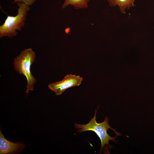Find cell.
Wrapping results in <instances>:
<instances>
[{
    "label": "cell",
    "mask_w": 154,
    "mask_h": 154,
    "mask_svg": "<svg viewBox=\"0 0 154 154\" xmlns=\"http://www.w3.org/2000/svg\"><path fill=\"white\" fill-rule=\"evenodd\" d=\"M97 110L94 118H92L87 124L80 125L75 123L74 127L78 129L79 133L84 131H92L94 132L99 138L101 142L100 153L102 151L104 153L109 154V149L112 148L109 141L112 140L115 142L117 141V137L121 135L120 133L116 131L112 128L108 123L109 118L106 117L104 121L101 123H98L96 121V115Z\"/></svg>",
    "instance_id": "6da1fadb"
},
{
    "label": "cell",
    "mask_w": 154,
    "mask_h": 154,
    "mask_svg": "<svg viewBox=\"0 0 154 154\" xmlns=\"http://www.w3.org/2000/svg\"><path fill=\"white\" fill-rule=\"evenodd\" d=\"M17 14L15 16L7 15L4 23L0 26V37H8L9 38L16 36L17 31H20L24 27L30 6L23 3H18Z\"/></svg>",
    "instance_id": "7a4b0ae2"
},
{
    "label": "cell",
    "mask_w": 154,
    "mask_h": 154,
    "mask_svg": "<svg viewBox=\"0 0 154 154\" xmlns=\"http://www.w3.org/2000/svg\"><path fill=\"white\" fill-rule=\"evenodd\" d=\"M36 57V54L32 49L29 48L22 50L14 60L15 70L19 74L23 75L26 78L27 89L25 91L27 93L26 96L30 90H34V85L37 81L31 70V65L35 61Z\"/></svg>",
    "instance_id": "3957f363"
},
{
    "label": "cell",
    "mask_w": 154,
    "mask_h": 154,
    "mask_svg": "<svg viewBox=\"0 0 154 154\" xmlns=\"http://www.w3.org/2000/svg\"><path fill=\"white\" fill-rule=\"evenodd\" d=\"M83 80V78L79 76L68 74L65 76L62 80L49 84L48 87L56 95H59L68 88L80 86Z\"/></svg>",
    "instance_id": "277c9868"
},
{
    "label": "cell",
    "mask_w": 154,
    "mask_h": 154,
    "mask_svg": "<svg viewBox=\"0 0 154 154\" xmlns=\"http://www.w3.org/2000/svg\"><path fill=\"white\" fill-rule=\"evenodd\" d=\"M25 145L21 142L15 143L8 141L5 138L0 129V154H16L22 151Z\"/></svg>",
    "instance_id": "5b68a950"
},
{
    "label": "cell",
    "mask_w": 154,
    "mask_h": 154,
    "mask_svg": "<svg viewBox=\"0 0 154 154\" xmlns=\"http://www.w3.org/2000/svg\"><path fill=\"white\" fill-rule=\"evenodd\" d=\"M135 0H108L111 7H115L118 5L122 13H125L126 9H128L131 7L135 6Z\"/></svg>",
    "instance_id": "8992f818"
},
{
    "label": "cell",
    "mask_w": 154,
    "mask_h": 154,
    "mask_svg": "<svg viewBox=\"0 0 154 154\" xmlns=\"http://www.w3.org/2000/svg\"><path fill=\"white\" fill-rule=\"evenodd\" d=\"M89 1V0H65L61 8L64 9L69 5L74 6L76 9L86 8Z\"/></svg>",
    "instance_id": "52a82bcc"
},
{
    "label": "cell",
    "mask_w": 154,
    "mask_h": 154,
    "mask_svg": "<svg viewBox=\"0 0 154 154\" xmlns=\"http://www.w3.org/2000/svg\"><path fill=\"white\" fill-rule=\"evenodd\" d=\"M36 0H14L15 3H23L29 6L32 5Z\"/></svg>",
    "instance_id": "ba28073f"
}]
</instances>
